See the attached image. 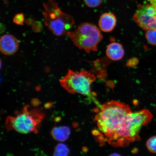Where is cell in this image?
<instances>
[{
  "mask_svg": "<svg viewBox=\"0 0 156 156\" xmlns=\"http://www.w3.org/2000/svg\"><path fill=\"white\" fill-rule=\"evenodd\" d=\"M131 112L128 105L115 101H108L97 108L95 120L105 140L122 127Z\"/></svg>",
  "mask_w": 156,
  "mask_h": 156,
  "instance_id": "1",
  "label": "cell"
},
{
  "mask_svg": "<svg viewBox=\"0 0 156 156\" xmlns=\"http://www.w3.org/2000/svg\"><path fill=\"white\" fill-rule=\"evenodd\" d=\"M153 118L151 113L146 109L131 112L122 127L106 141L115 147H126L132 142L139 141L142 127L149 123Z\"/></svg>",
  "mask_w": 156,
  "mask_h": 156,
  "instance_id": "2",
  "label": "cell"
},
{
  "mask_svg": "<svg viewBox=\"0 0 156 156\" xmlns=\"http://www.w3.org/2000/svg\"><path fill=\"white\" fill-rule=\"evenodd\" d=\"M95 80L94 75L85 70L75 71L69 69L66 75L60 80V83L68 93L79 94L87 97L95 103L98 108H99L102 105L97 100L96 94L91 89V85Z\"/></svg>",
  "mask_w": 156,
  "mask_h": 156,
  "instance_id": "3",
  "label": "cell"
},
{
  "mask_svg": "<svg viewBox=\"0 0 156 156\" xmlns=\"http://www.w3.org/2000/svg\"><path fill=\"white\" fill-rule=\"evenodd\" d=\"M45 25L56 36L67 35L75 24L73 17L62 11L54 0L44 3Z\"/></svg>",
  "mask_w": 156,
  "mask_h": 156,
  "instance_id": "4",
  "label": "cell"
},
{
  "mask_svg": "<svg viewBox=\"0 0 156 156\" xmlns=\"http://www.w3.org/2000/svg\"><path fill=\"white\" fill-rule=\"evenodd\" d=\"M67 35L76 46L87 53L97 51L98 46L103 38L100 29L92 23H84Z\"/></svg>",
  "mask_w": 156,
  "mask_h": 156,
  "instance_id": "5",
  "label": "cell"
},
{
  "mask_svg": "<svg viewBox=\"0 0 156 156\" xmlns=\"http://www.w3.org/2000/svg\"><path fill=\"white\" fill-rule=\"evenodd\" d=\"M44 116L42 113L31 110L29 106H26L15 116L8 117L6 126L8 129L14 130L20 133H37Z\"/></svg>",
  "mask_w": 156,
  "mask_h": 156,
  "instance_id": "6",
  "label": "cell"
},
{
  "mask_svg": "<svg viewBox=\"0 0 156 156\" xmlns=\"http://www.w3.org/2000/svg\"><path fill=\"white\" fill-rule=\"evenodd\" d=\"M133 19L144 30L156 29V5H138Z\"/></svg>",
  "mask_w": 156,
  "mask_h": 156,
  "instance_id": "7",
  "label": "cell"
},
{
  "mask_svg": "<svg viewBox=\"0 0 156 156\" xmlns=\"http://www.w3.org/2000/svg\"><path fill=\"white\" fill-rule=\"evenodd\" d=\"M19 46V41L13 35L5 34L0 40V50L5 55H10L16 53Z\"/></svg>",
  "mask_w": 156,
  "mask_h": 156,
  "instance_id": "8",
  "label": "cell"
},
{
  "mask_svg": "<svg viewBox=\"0 0 156 156\" xmlns=\"http://www.w3.org/2000/svg\"><path fill=\"white\" fill-rule=\"evenodd\" d=\"M117 19L115 16L111 13H105L101 16L98 25L101 30L105 32H110L115 27Z\"/></svg>",
  "mask_w": 156,
  "mask_h": 156,
  "instance_id": "9",
  "label": "cell"
},
{
  "mask_svg": "<svg viewBox=\"0 0 156 156\" xmlns=\"http://www.w3.org/2000/svg\"><path fill=\"white\" fill-rule=\"evenodd\" d=\"M106 54L107 57L111 60L118 61L123 58L125 52L121 44L118 42H113L107 46Z\"/></svg>",
  "mask_w": 156,
  "mask_h": 156,
  "instance_id": "10",
  "label": "cell"
},
{
  "mask_svg": "<svg viewBox=\"0 0 156 156\" xmlns=\"http://www.w3.org/2000/svg\"><path fill=\"white\" fill-rule=\"evenodd\" d=\"M51 133L52 137L56 141L64 142L69 138L71 130L67 126L55 127L52 129Z\"/></svg>",
  "mask_w": 156,
  "mask_h": 156,
  "instance_id": "11",
  "label": "cell"
},
{
  "mask_svg": "<svg viewBox=\"0 0 156 156\" xmlns=\"http://www.w3.org/2000/svg\"><path fill=\"white\" fill-rule=\"evenodd\" d=\"M69 153V149L67 145L60 143L56 146L55 149L54 155L55 156H67Z\"/></svg>",
  "mask_w": 156,
  "mask_h": 156,
  "instance_id": "12",
  "label": "cell"
},
{
  "mask_svg": "<svg viewBox=\"0 0 156 156\" xmlns=\"http://www.w3.org/2000/svg\"><path fill=\"white\" fill-rule=\"evenodd\" d=\"M145 37L149 43L156 46V29L146 30Z\"/></svg>",
  "mask_w": 156,
  "mask_h": 156,
  "instance_id": "13",
  "label": "cell"
},
{
  "mask_svg": "<svg viewBox=\"0 0 156 156\" xmlns=\"http://www.w3.org/2000/svg\"><path fill=\"white\" fill-rule=\"evenodd\" d=\"M146 147L151 153L156 154V136H151L147 140Z\"/></svg>",
  "mask_w": 156,
  "mask_h": 156,
  "instance_id": "14",
  "label": "cell"
},
{
  "mask_svg": "<svg viewBox=\"0 0 156 156\" xmlns=\"http://www.w3.org/2000/svg\"><path fill=\"white\" fill-rule=\"evenodd\" d=\"M84 1L88 7L95 8L100 5L102 0H84Z\"/></svg>",
  "mask_w": 156,
  "mask_h": 156,
  "instance_id": "15",
  "label": "cell"
},
{
  "mask_svg": "<svg viewBox=\"0 0 156 156\" xmlns=\"http://www.w3.org/2000/svg\"><path fill=\"white\" fill-rule=\"evenodd\" d=\"M13 21L15 24L22 25L24 24V16L22 13H19L16 15L13 19Z\"/></svg>",
  "mask_w": 156,
  "mask_h": 156,
  "instance_id": "16",
  "label": "cell"
},
{
  "mask_svg": "<svg viewBox=\"0 0 156 156\" xmlns=\"http://www.w3.org/2000/svg\"><path fill=\"white\" fill-rule=\"evenodd\" d=\"M152 4L156 5V0H148Z\"/></svg>",
  "mask_w": 156,
  "mask_h": 156,
  "instance_id": "17",
  "label": "cell"
},
{
  "mask_svg": "<svg viewBox=\"0 0 156 156\" xmlns=\"http://www.w3.org/2000/svg\"><path fill=\"white\" fill-rule=\"evenodd\" d=\"M112 155V156H114V155H118V156H119L120 155L119 154H117V153H116V154H112V155Z\"/></svg>",
  "mask_w": 156,
  "mask_h": 156,
  "instance_id": "18",
  "label": "cell"
}]
</instances>
